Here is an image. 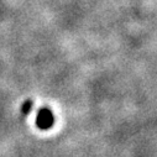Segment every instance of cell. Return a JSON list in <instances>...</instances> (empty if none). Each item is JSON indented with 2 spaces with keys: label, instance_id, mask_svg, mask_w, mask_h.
I'll return each mask as SVG.
<instances>
[{
  "label": "cell",
  "instance_id": "obj_2",
  "mask_svg": "<svg viewBox=\"0 0 157 157\" xmlns=\"http://www.w3.org/2000/svg\"><path fill=\"white\" fill-rule=\"evenodd\" d=\"M31 106H32V103H31L30 100L25 101L24 105H22V113H24V114H29L30 110H31Z\"/></svg>",
  "mask_w": 157,
  "mask_h": 157
},
{
  "label": "cell",
  "instance_id": "obj_1",
  "mask_svg": "<svg viewBox=\"0 0 157 157\" xmlns=\"http://www.w3.org/2000/svg\"><path fill=\"white\" fill-rule=\"evenodd\" d=\"M55 123V117L53 114L47 109V108H42L37 114V119H36V124L41 130H48Z\"/></svg>",
  "mask_w": 157,
  "mask_h": 157
}]
</instances>
